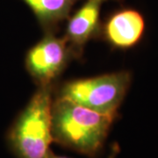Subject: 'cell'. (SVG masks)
I'll use <instances>...</instances> for the list:
<instances>
[{"label": "cell", "mask_w": 158, "mask_h": 158, "mask_svg": "<svg viewBox=\"0 0 158 158\" xmlns=\"http://www.w3.org/2000/svg\"><path fill=\"white\" fill-rule=\"evenodd\" d=\"M116 117L56 97L52 104L54 142L88 157L96 158L103 151Z\"/></svg>", "instance_id": "1"}, {"label": "cell", "mask_w": 158, "mask_h": 158, "mask_svg": "<svg viewBox=\"0 0 158 158\" xmlns=\"http://www.w3.org/2000/svg\"><path fill=\"white\" fill-rule=\"evenodd\" d=\"M54 85L38 86L31 100L11 123L6 142L16 158H47L54 142L52 94Z\"/></svg>", "instance_id": "2"}, {"label": "cell", "mask_w": 158, "mask_h": 158, "mask_svg": "<svg viewBox=\"0 0 158 158\" xmlns=\"http://www.w3.org/2000/svg\"><path fill=\"white\" fill-rule=\"evenodd\" d=\"M132 82V73L121 70L90 78L71 80L64 83L57 93L66 98L96 112L118 116Z\"/></svg>", "instance_id": "3"}, {"label": "cell", "mask_w": 158, "mask_h": 158, "mask_svg": "<svg viewBox=\"0 0 158 158\" xmlns=\"http://www.w3.org/2000/svg\"><path fill=\"white\" fill-rule=\"evenodd\" d=\"M72 58L64 37H57L56 33H45V36L28 50L25 64L38 86L53 85Z\"/></svg>", "instance_id": "4"}, {"label": "cell", "mask_w": 158, "mask_h": 158, "mask_svg": "<svg viewBox=\"0 0 158 158\" xmlns=\"http://www.w3.org/2000/svg\"><path fill=\"white\" fill-rule=\"evenodd\" d=\"M145 29L146 21L141 11L132 7H122L108 15L101 24L100 32L112 47L128 49L141 41Z\"/></svg>", "instance_id": "5"}, {"label": "cell", "mask_w": 158, "mask_h": 158, "mask_svg": "<svg viewBox=\"0 0 158 158\" xmlns=\"http://www.w3.org/2000/svg\"><path fill=\"white\" fill-rule=\"evenodd\" d=\"M108 0H85L67 19V40L73 58H81L86 43L100 33V12L103 5Z\"/></svg>", "instance_id": "6"}, {"label": "cell", "mask_w": 158, "mask_h": 158, "mask_svg": "<svg viewBox=\"0 0 158 158\" xmlns=\"http://www.w3.org/2000/svg\"><path fill=\"white\" fill-rule=\"evenodd\" d=\"M36 17L45 33H56L67 20L73 6L80 0H22Z\"/></svg>", "instance_id": "7"}, {"label": "cell", "mask_w": 158, "mask_h": 158, "mask_svg": "<svg viewBox=\"0 0 158 158\" xmlns=\"http://www.w3.org/2000/svg\"><path fill=\"white\" fill-rule=\"evenodd\" d=\"M119 151H120V148L118 146V143L113 142V144L111 145V148H110V152H109L107 158H116Z\"/></svg>", "instance_id": "8"}, {"label": "cell", "mask_w": 158, "mask_h": 158, "mask_svg": "<svg viewBox=\"0 0 158 158\" xmlns=\"http://www.w3.org/2000/svg\"><path fill=\"white\" fill-rule=\"evenodd\" d=\"M47 158H69V157L64 156H58V155H56L55 153H53L52 152V150H51L50 152L48 153V155Z\"/></svg>", "instance_id": "9"}]
</instances>
